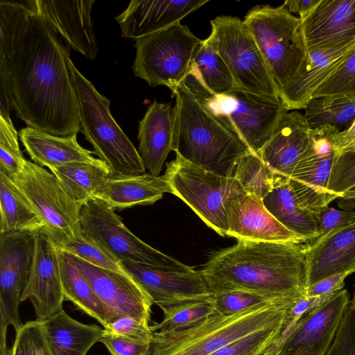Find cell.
<instances>
[{
	"instance_id": "obj_11",
	"label": "cell",
	"mask_w": 355,
	"mask_h": 355,
	"mask_svg": "<svg viewBox=\"0 0 355 355\" xmlns=\"http://www.w3.org/2000/svg\"><path fill=\"white\" fill-rule=\"evenodd\" d=\"M81 233L119 263L129 261L150 266L189 270L188 266L142 241L103 200L93 198L80 211Z\"/></svg>"
},
{
	"instance_id": "obj_13",
	"label": "cell",
	"mask_w": 355,
	"mask_h": 355,
	"mask_svg": "<svg viewBox=\"0 0 355 355\" xmlns=\"http://www.w3.org/2000/svg\"><path fill=\"white\" fill-rule=\"evenodd\" d=\"M339 131L329 125L311 129L308 148L288 178L300 206L316 214L342 198L327 187L336 154L333 137Z\"/></svg>"
},
{
	"instance_id": "obj_54",
	"label": "cell",
	"mask_w": 355,
	"mask_h": 355,
	"mask_svg": "<svg viewBox=\"0 0 355 355\" xmlns=\"http://www.w3.org/2000/svg\"><path fill=\"white\" fill-rule=\"evenodd\" d=\"M350 307L355 311V292L353 296L352 300L350 302Z\"/></svg>"
},
{
	"instance_id": "obj_9",
	"label": "cell",
	"mask_w": 355,
	"mask_h": 355,
	"mask_svg": "<svg viewBox=\"0 0 355 355\" xmlns=\"http://www.w3.org/2000/svg\"><path fill=\"white\" fill-rule=\"evenodd\" d=\"M202 40L180 21L135 40L132 70L150 87L171 91L189 74L194 55Z\"/></svg>"
},
{
	"instance_id": "obj_5",
	"label": "cell",
	"mask_w": 355,
	"mask_h": 355,
	"mask_svg": "<svg viewBox=\"0 0 355 355\" xmlns=\"http://www.w3.org/2000/svg\"><path fill=\"white\" fill-rule=\"evenodd\" d=\"M69 68L78 97L81 131L94 154L108 166L111 176L146 173L139 152L111 114L110 101L96 90L71 59Z\"/></svg>"
},
{
	"instance_id": "obj_22",
	"label": "cell",
	"mask_w": 355,
	"mask_h": 355,
	"mask_svg": "<svg viewBox=\"0 0 355 355\" xmlns=\"http://www.w3.org/2000/svg\"><path fill=\"white\" fill-rule=\"evenodd\" d=\"M311 131L303 114L297 111L287 112L259 157L272 174L288 178L308 148Z\"/></svg>"
},
{
	"instance_id": "obj_30",
	"label": "cell",
	"mask_w": 355,
	"mask_h": 355,
	"mask_svg": "<svg viewBox=\"0 0 355 355\" xmlns=\"http://www.w3.org/2000/svg\"><path fill=\"white\" fill-rule=\"evenodd\" d=\"M44 322L53 355H87L104 333V329L82 323L64 309Z\"/></svg>"
},
{
	"instance_id": "obj_12",
	"label": "cell",
	"mask_w": 355,
	"mask_h": 355,
	"mask_svg": "<svg viewBox=\"0 0 355 355\" xmlns=\"http://www.w3.org/2000/svg\"><path fill=\"white\" fill-rule=\"evenodd\" d=\"M10 179L31 202L58 248L82 234L81 207L52 173L26 159L21 171Z\"/></svg>"
},
{
	"instance_id": "obj_33",
	"label": "cell",
	"mask_w": 355,
	"mask_h": 355,
	"mask_svg": "<svg viewBox=\"0 0 355 355\" xmlns=\"http://www.w3.org/2000/svg\"><path fill=\"white\" fill-rule=\"evenodd\" d=\"M0 234L31 230L43 226L37 213L25 195L0 171Z\"/></svg>"
},
{
	"instance_id": "obj_20",
	"label": "cell",
	"mask_w": 355,
	"mask_h": 355,
	"mask_svg": "<svg viewBox=\"0 0 355 355\" xmlns=\"http://www.w3.org/2000/svg\"><path fill=\"white\" fill-rule=\"evenodd\" d=\"M24 2L60 35L69 47L90 60L96 58L98 50L91 17L94 1L29 0Z\"/></svg>"
},
{
	"instance_id": "obj_18",
	"label": "cell",
	"mask_w": 355,
	"mask_h": 355,
	"mask_svg": "<svg viewBox=\"0 0 355 355\" xmlns=\"http://www.w3.org/2000/svg\"><path fill=\"white\" fill-rule=\"evenodd\" d=\"M68 254L116 318L130 316L149 324L153 301L130 276L93 266Z\"/></svg>"
},
{
	"instance_id": "obj_36",
	"label": "cell",
	"mask_w": 355,
	"mask_h": 355,
	"mask_svg": "<svg viewBox=\"0 0 355 355\" xmlns=\"http://www.w3.org/2000/svg\"><path fill=\"white\" fill-rule=\"evenodd\" d=\"M6 334L0 333V355H53L43 321L35 320L22 324L15 331L10 347L7 345Z\"/></svg>"
},
{
	"instance_id": "obj_4",
	"label": "cell",
	"mask_w": 355,
	"mask_h": 355,
	"mask_svg": "<svg viewBox=\"0 0 355 355\" xmlns=\"http://www.w3.org/2000/svg\"><path fill=\"white\" fill-rule=\"evenodd\" d=\"M293 303L259 306L232 315L214 312L185 328L152 332L150 355H210L250 333L283 324Z\"/></svg>"
},
{
	"instance_id": "obj_52",
	"label": "cell",
	"mask_w": 355,
	"mask_h": 355,
	"mask_svg": "<svg viewBox=\"0 0 355 355\" xmlns=\"http://www.w3.org/2000/svg\"><path fill=\"white\" fill-rule=\"evenodd\" d=\"M339 209L355 211V198H340L338 199Z\"/></svg>"
},
{
	"instance_id": "obj_37",
	"label": "cell",
	"mask_w": 355,
	"mask_h": 355,
	"mask_svg": "<svg viewBox=\"0 0 355 355\" xmlns=\"http://www.w3.org/2000/svg\"><path fill=\"white\" fill-rule=\"evenodd\" d=\"M211 299V297L160 308L164 313L163 319L150 325L152 332L175 331L200 321L216 312Z\"/></svg>"
},
{
	"instance_id": "obj_2",
	"label": "cell",
	"mask_w": 355,
	"mask_h": 355,
	"mask_svg": "<svg viewBox=\"0 0 355 355\" xmlns=\"http://www.w3.org/2000/svg\"><path fill=\"white\" fill-rule=\"evenodd\" d=\"M306 243L238 241L201 270L211 294L247 291L286 299L306 295Z\"/></svg>"
},
{
	"instance_id": "obj_21",
	"label": "cell",
	"mask_w": 355,
	"mask_h": 355,
	"mask_svg": "<svg viewBox=\"0 0 355 355\" xmlns=\"http://www.w3.org/2000/svg\"><path fill=\"white\" fill-rule=\"evenodd\" d=\"M300 20L306 50L338 47L355 41V0H320Z\"/></svg>"
},
{
	"instance_id": "obj_44",
	"label": "cell",
	"mask_w": 355,
	"mask_h": 355,
	"mask_svg": "<svg viewBox=\"0 0 355 355\" xmlns=\"http://www.w3.org/2000/svg\"><path fill=\"white\" fill-rule=\"evenodd\" d=\"M327 187L342 198L355 187V152L335 154Z\"/></svg>"
},
{
	"instance_id": "obj_17",
	"label": "cell",
	"mask_w": 355,
	"mask_h": 355,
	"mask_svg": "<svg viewBox=\"0 0 355 355\" xmlns=\"http://www.w3.org/2000/svg\"><path fill=\"white\" fill-rule=\"evenodd\" d=\"M227 219V236L238 241L275 243H308L279 223L261 199L244 191L234 193L224 202Z\"/></svg>"
},
{
	"instance_id": "obj_39",
	"label": "cell",
	"mask_w": 355,
	"mask_h": 355,
	"mask_svg": "<svg viewBox=\"0 0 355 355\" xmlns=\"http://www.w3.org/2000/svg\"><path fill=\"white\" fill-rule=\"evenodd\" d=\"M234 178L246 193L262 200L271 188L273 174L260 157L250 152L238 161Z\"/></svg>"
},
{
	"instance_id": "obj_31",
	"label": "cell",
	"mask_w": 355,
	"mask_h": 355,
	"mask_svg": "<svg viewBox=\"0 0 355 355\" xmlns=\"http://www.w3.org/2000/svg\"><path fill=\"white\" fill-rule=\"evenodd\" d=\"M64 300L96 320L103 327L116 318L113 311L99 298L69 254L58 248Z\"/></svg>"
},
{
	"instance_id": "obj_42",
	"label": "cell",
	"mask_w": 355,
	"mask_h": 355,
	"mask_svg": "<svg viewBox=\"0 0 355 355\" xmlns=\"http://www.w3.org/2000/svg\"><path fill=\"white\" fill-rule=\"evenodd\" d=\"M283 324L250 333L221 347L210 355H262L279 338Z\"/></svg>"
},
{
	"instance_id": "obj_53",
	"label": "cell",
	"mask_w": 355,
	"mask_h": 355,
	"mask_svg": "<svg viewBox=\"0 0 355 355\" xmlns=\"http://www.w3.org/2000/svg\"><path fill=\"white\" fill-rule=\"evenodd\" d=\"M343 198H355V187L345 193Z\"/></svg>"
},
{
	"instance_id": "obj_6",
	"label": "cell",
	"mask_w": 355,
	"mask_h": 355,
	"mask_svg": "<svg viewBox=\"0 0 355 355\" xmlns=\"http://www.w3.org/2000/svg\"><path fill=\"white\" fill-rule=\"evenodd\" d=\"M182 83L212 112L225 119L250 152L258 156L280 119L288 112L282 102L239 87L223 94L211 93L192 71Z\"/></svg>"
},
{
	"instance_id": "obj_3",
	"label": "cell",
	"mask_w": 355,
	"mask_h": 355,
	"mask_svg": "<svg viewBox=\"0 0 355 355\" xmlns=\"http://www.w3.org/2000/svg\"><path fill=\"white\" fill-rule=\"evenodd\" d=\"M171 92L175 100L173 151L200 168L234 178L238 161L250 153L248 147L183 83Z\"/></svg>"
},
{
	"instance_id": "obj_43",
	"label": "cell",
	"mask_w": 355,
	"mask_h": 355,
	"mask_svg": "<svg viewBox=\"0 0 355 355\" xmlns=\"http://www.w3.org/2000/svg\"><path fill=\"white\" fill-rule=\"evenodd\" d=\"M58 248L83 259L93 266L129 275L117 260L98 244L85 238L82 234Z\"/></svg>"
},
{
	"instance_id": "obj_46",
	"label": "cell",
	"mask_w": 355,
	"mask_h": 355,
	"mask_svg": "<svg viewBox=\"0 0 355 355\" xmlns=\"http://www.w3.org/2000/svg\"><path fill=\"white\" fill-rule=\"evenodd\" d=\"M325 355H355V311L349 306Z\"/></svg>"
},
{
	"instance_id": "obj_45",
	"label": "cell",
	"mask_w": 355,
	"mask_h": 355,
	"mask_svg": "<svg viewBox=\"0 0 355 355\" xmlns=\"http://www.w3.org/2000/svg\"><path fill=\"white\" fill-rule=\"evenodd\" d=\"M104 329L112 334L129 339L152 343L150 325L130 316H121L110 322Z\"/></svg>"
},
{
	"instance_id": "obj_40",
	"label": "cell",
	"mask_w": 355,
	"mask_h": 355,
	"mask_svg": "<svg viewBox=\"0 0 355 355\" xmlns=\"http://www.w3.org/2000/svg\"><path fill=\"white\" fill-rule=\"evenodd\" d=\"M355 96V45L336 70L315 91L312 98Z\"/></svg>"
},
{
	"instance_id": "obj_1",
	"label": "cell",
	"mask_w": 355,
	"mask_h": 355,
	"mask_svg": "<svg viewBox=\"0 0 355 355\" xmlns=\"http://www.w3.org/2000/svg\"><path fill=\"white\" fill-rule=\"evenodd\" d=\"M70 47L24 2H0V81L17 117L65 137L81 131Z\"/></svg>"
},
{
	"instance_id": "obj_51",
	"label": "cell",
	"mask_w": 355,
	"mask_h": 355,
	"mask_svg": "<svg viewBox=\"0 0 355 355\" xmlns=\"http://www.w3.org/2000/svg\"><path fill=\"white\" fill-rule=\"evenodd\" d=\"M320 0H288L284 2L288 11L297 14L300 19H304L318 4Z\"/></svg>"
},
{
	"instance_id": "obj_49",
	"label": "cell",
	"mask_w": 355,
	"mask_h": 355,
	"mask_svg": "<svg viewBox=\"0 0 355 355\" xmlns=\"http://www.w3.org/2000/svg\"><path fill=\"white\" fill-rule=\"evenodd\" d=\"M351 274V272H345L328 276L308 286L306 295L316 296L339 292L345 286V279Z\"/></svg>"
},
{
	"instance_id": "obj_27",
	"label": "cell",
	"mask_w": 355,
	"mask_h": 355,
	"mask_svg": "<svg viewBox=\"0 0 355 355\" xmlns=\"http://www.w3.org/2000/svg\"><path fill=\"white\" fill-rule=\"evenodd\" d=\"M165 193H171L164 175H141L110 176L96 191L94 197L114 210L137 205H152Z\"/></svg>"
},
{
	"instance_id": "obj_28",
	"label": "cell",
	"mask_w": 355,
	"mask_h": 355,
	"mask_svg": "<svg viewBox=\"0 0 355 355\" xmlns=\"http://www.w3.org/2000/svg\"><path fill=\"white\" fill-rule=\"evenodd\" d=\"M19 137L34 163L50 168L71 162H96L94 151L82 147L77 134L59 137L27 126Z\"/></svg>"
},
{
	"instance_id": "obj_34",
	"label": "cell",
	"mask_w": 355,
	"mask_h": 355,
	"mask_svg": "<svg viewBox=\"0 0 355 355\" xmlns=\"http://www.w3.org/2000/svg\"><path fill=\"white\" fill-rule=\"evenodd\" d=\"M304 109L311 129L329 125L343 131L355 121V96L311 98Z\"/></svg>"
},
{
	"instance_id": "obj_32",
	"label": "cell",
	"mask_w": 355,
	"mask_h": 355,
	"mask_svg": "<svg viewBox=\"0 0 355 355\" xmlns=\"http://www.w3.org/2000/svg\"><path fill=\"white\" fill-rule=\"evenodd\" d=\"M68 196L80 207L94 197L110 175L108 166L101 159L76 162L50 168Z\"/></svg>"
},
{
	"instance_id": "obj_38",
	"label": "cell",
	"mask_w": 355,
	"mask_h": 355,
	"mask_svg": "<svg viewBox=\"0 0 355 355\" xmlns=\"http://www.w3.org/2000/svg\"><path fill=\"white\" fill-rule=\"evenodd\" d=\"M298 299H286L258 293L235 291L212 294L211 301L216 313L232 315L259 306L291 304Z\"/></svg>"
},
{
	"instance_id": "obj_24",
	"label": "cell",
	"mask_w": 355,
	"mask_h": 355,
	"mask_svg": "<svg viewBox=\"0 0 355 355\" xmlns=\"http://www.w3.org/2000/svg\"><path fill=\"white\" fill-rule=\"evenodd\" d=\"M307 287L332 275L355 272V223L306 243Z\"/></svg>"
},
{
	"instance_id": "obj_47",
	"label": "cell",
	"mask_w": 355,
	"mask_h": 355,
	"mask_svg": "<svg viewBox=\"0 0 355 355\" xmlns=\"http://www.w3.org/2000/svg\"><path fill=\"white\" fill-rule=\"evenodd\" d=\"M111 355H150L151 343L112 334L104 329L100 339Z\"/></svg>"
},
{
	"instance_id": "obj_35",
	"label": "cell",
	"mask_w": 355,
	"mask_h": 355,
	"mask_svg": "<svg viewBox=\"0 0 355 355\" xmlns=\"http://www.w3.org/2000/svg\"><path fill=\"white\" fill-rule=\"evenodd\" d=\"M191 71L211 93L223 94L236 87L225 61L206 40L194 55Z\"/></svg>"
},
{
	"instance_id": "obj_41",
	"label": "cell",
	"mask_w": 355,
	"mask_h": 355,
	"mask_svg": "<svg viewBox=\"0 0 355 355\" xmlns=\"http://www.w3.org/2000/svg\"><path fill=\"white\" fill-rule=\"evenodd\" d=\"M18 135L10 116H0V171L10 178L21 171L26 160L19 148Z\"/></svg>"
},
{
	"instance_id": "obj_23",
	"label": "cell",
	"mask_w": 355,
	"mask_h": 355,
	"mask_svg": "<svg viewBox=\"0 0 355 355\" xmlns=\"http://www.w3.org/2000/svg\"><path fill=\"white\" fill-rule=\"evenodd\" d=\"M207 2V0H132L115 19L124 37L137 40L180 21Z\"/></svg>"
},
{
	"instance_id": "obj_7",
	"label": "cell",
	"mask_w": 355,
	"mask_h": 355,
	"mask_svg": "<svg viewBox=\"0 0 355 355\" xmlns=\"http://www.w3.org/2000/svg\"><path fill=\"white\" fill-rule=\"evenodd\" d=\"M243 21L262 53L279 96L307 53L301 20L283 4L278 7L257 6L249 10Z\"/></svg>"
},
{
	"instance_id": "obj_48",
	"label": "cell",
	"mask_w": 355,
	"mask_h": 355,
	"mask_svg": "<svg viewBox=\"0 0 355 355\" xmlns=\"http://www.w3.org/2000/svg\"><path fill=\"white\" fill-rule=\"evenodd\" d=\"M320 236L355 223V211L327 207L317 213Z\"/></svg>"
},
{
	"instance_id": "obj_19",
	"label": "cell",
	"mask_w": 355,
	"mask_h": 355,
	"mask_svg": "<svg viewBox=\"0 0 355 355\" xmlns=\"http://www.w3.org/2000/svg\"><path fill=\"white\" fill-rule=\"evenodd\" d=\"M350 302L347 290L336 293L299 321L277 355H325L334 343Z\"/></svg>"
},
{
	"instance_id": "obj_15",
	"label": "cell",
	"mask_w": 355,
	"mask_h": 355,
	"mask_svg": "<svg viewBox=\"0 0 355 355\" xmlns=\"http://www.w3.org/2000/svg\"><path fill=\"white\" fill-rule=\"evenodd\" d=\"M35 234L33 262L21 302L29 300L36 320L44 322L63 309L64 296L58 248L43 226L36 230Z\"/></svg>"
},
{
	"instance_id": "obj_50",
	"label": "cell",
	"mask_w": 355,
	"mask_h": 355,
	"mask_svg": "<svg viewBox=\"0 0 355 355\" xmlns=\"http://www.w3.org/2000/svg\"><path fill=\"white\" fill-rule=\"evenodd\" d=\"M333 144L336 155L355 152V121L349 128L334 135Z\"/></svg>"
},
{
	"instance_id": "obj_25",
	"label": "cell",
	"mask_w": 355,
	"mask_h": 355,
	"mask_svg": "<svg viewBox=\"0 0 355 355\" xmlns=\"http://www.w3.org/2000/svg\"><path fill=\"white\" fill-rule=\"evenodd\" d=\"M355 41L341 46L307 50L297 73L282 92L280 101L285 108L304 109L315 91L336 70Z\"/></svg>"
},
{
	"instance_id": "obj_8",
	"label": "cell",
	"mask_w": 355,
	"mask_h": 355,
	"mask_svg": "<svg viewBox=\"0 0 355 355\" xmlns=\"http://www.w3.org/2000/svg\"><path fill=\"white\" fill-rule=\"evenodd\" d=\"M206 40L230 71L236 87L281 102L262 53L246 24L239 18L218 16L210 21Z\"/></svg>"
},
{
	"instance_id": "obj_14",
	"label": "cell",
	"mask_w": 355,
	"mask_h": 355,
	"mask_svg": "<svg viewBox=\"0 0 355 355\" xmlns=\"http://www.w3.org/2000/svg\"><path fill=\"white\" fill-rule=\"evenodd\" d=\"M35 231L0 234V325L15 331L23 324L19 306L33 266Z\"/></svg>"
},
{
	"instance_id": "obj_26",
	"label": "cell",
	"mask_w": 355,
	"mask_h": 355,
	"mask_svg": "<svg viewBox=\"0 0 355 355\" xmlns=\"http://www.w3.org/2000/svg\"><path fill=\"white\" fill-rule=\"evenodd\" d=\"M175 110L154 101L139 123V153L148 173L159 176L169 153L173 151Z\"/></svg>"
},
{
	"instance_id": "obj_10",
	"label": "cell",
	"mask_w": 355,
	"mask_h": 355,
	"mask_svg": "<svg viewBox=\"0 0 355 355\" xmlns=\"http://www.w3.org/2000/svg\"><path fill=\"white\" fill-rule=\"evenodd\" d=\"M164 177L171 193L183 200L219 235L227 236L224 202L231 194L244 191L236 179L207 171L178 154L166 164Z\"/></svg>"
},
{
	"instance_id": "obj_29",
	"label": "cell",
	"mask_w": 355,
	"mask_h": 355,
	"mask_svg": "<svg viewBox=\"0 0 355 355\" xmlns=\"http://www.w3.org/2000/svg\"><path fill=\"white\" fill-rule=\"evenodd\" d=\"M262 201L279 223L306 241L311 242L320 236L317 214L300 206L288 178L273 174L271 188Z\"/></svg>"
},
{
	"instance_id": "obj_16",
	"label": "cell",
	"mask_w": 355,
	"mask_h": 355,
	"mask_svg": "<svg viewBox=\"0 0 355 355\" xmlns=\"http://www.w3.org/2000/svg\"><path fill=\"white\" fill-rule=\"evenodd\" d=\"M120 264L159 308L212 295L200 270H180L129 261Z\"/></svg>"
}]
</instances>
